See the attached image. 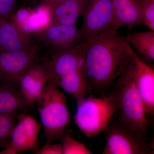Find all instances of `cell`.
<instances>
[{"mask_svg":"<svg viewBox=\"0 0 154 154\" xmlns=\"http://www.w3.org/2000/svg\"><path fill=\"white\" fill-rule=\"evenodd\" d=\"M115 29L84 41V72L88 94L107 96L131 60V46Z\"/></svg>","mask_w":154,"mask_h":154,"instance_id":"obj_1","label":"cell"},{"mask_svg":"<svg viewBox=\"0 0 154 154\" xmlns=\"http://www.w3.org/2000/svg\"><path fill=\"white\" fill-rule=\"evenodd\" d=\"M84 43L73 48L50 52L44 57L49 81L60 87L76 101L88 94L84 72Z\"/></svg>","mask_w":154,"mask_h":154,"instance_id":"obj_2","label":"cell"},{"mask_svg":"<svg viewBox=\"0 0 154 154\" xmlns=\"http://www.w3.org/2000/svg\"><path fill=\"white\" fill-rule=\"evenodd\" d=\"M107 96L119 112V120L135 131L147 135L150 122L136 84L132 58L128 67L114 82Z\"/></svg>","mask_w":154,"mask_h":154,"instance_id":"obj_3","label":"cell"},{"mask_svg":"<svg viewBox=\"0 0 154 154\" xmlns=\"http://www.w3.org/2000/svg\"><path fill=\"white\" fill-rule=\"evenodd\" d=\"M36 103L39 113L46 143L60 140L71 116L66 98L56 85L48 81L44 86Z\"/></svg>","mask_w":154,"mask_h":154,"instance_id":"obj_4","label":"cell"},{"mask_svg":"<svg viewBox=\"0 0 154 154\" xmlns=\"http://www.w3.org/2000/svg\"><path fill=\"white\" fill-rule=\"evenodd\" d=\"M74 122L86 137L93 138L104 132L116 111L114 103L107 96H90L76 101Z\"/></svg>","mask_w":154,"mask_h":154,"instance_id":"obj_5","label":"cell"},{"mask_svg":"<svg viewBox=\"0 0 154 154\" xmlns=\"http://www.w3.org/2000/svg\"><path fill=\"white\" fill-rule=\"evenodd\" d=\"M104 132L106 143L102 154H154L147 135L135 131L119 119L110 122Z\"/></svg>","mask_w":154,"mask_h":154,"instance_id":"obj_6","label":"cell"},{"mask_svg":"<svg viewBox=\"0 0 154 154\" xmlns=\"http://www.w3.org/2000/svg\"><path fill=\"white\" fill-rule=\"evenodd\" d=\"M82 16L83 23L80 29L84 41L111 29H116L111 0H88Z\"/></svg>","mask_w":154,"mask_h":154,"instance_id":"obj_7","label":"cell"},{"mask_svg":"<svg viewBox=\"0 0 154 154\" xmlns=\"http://www.w3.org/2000/svg\"><path fill=\"white\" fill-rule=\"evenodd\" d=\"M41 45L37 41L36 44L28 49L13 52L0 51V82L17 84L24 72L40 59Z\"/></svg>","mask_w":154,"mask_h":154,"instance_id":"obj_8","label":"cell"},{"mask_svg":"<svg viewBox=\"0 0 154 154\" xmlns=\"http://www.w3.org/2000/svg\"><path fill=\"white\" fill-rule=\"evenodd\" d=\"M18 123L14 127L11 140L0 150V154H17L38 148V135L42 125L30 116L18 115Z\"/></svg>","mask_w":154,"mask_h":154,"instance_id":"obj_9","label":"cell"},{"mask_svg":"<svg viewBox=\"0 0 154 154\" xmlns=\"http://www.w3.org/2000/svg\"><path fill=\"white\" fill-rule=\"evenodd\" d=\"M36 37V40L47 47L50 52L73 48L84 42L76 25L51 24Z\"/></svg>","mask_w":154,"mask_h":154,"instance_id":"obj_10","label":"cell"},{"mask_svg":"<svg viewBox=\"0 0 154 154\" xmlns=\"http://www.w3.org/2000/svg\"><path fill=\"white\" fill-rule=\"evenodd\" d=\"M10 21L25 35L36 36L49 25L51 9L43 4L35 9L22 8L14 12Z\"/></svg>","mask_w":154,"mask_h":154,"instance_id":"obj_11","label":"cell"},{"mask_svg":"<svg viewBox=\"0 0 154 154\" xmlns=\"http://www.w3.org/2000/svg\"><path fill=\"white\" fill-rule=\"evenodd\" d=\"M48 81L49 77L44 58L32 65L20 77L17 84L28 107L36 103Z\"/></svg>","mask_w":154,"mask_h":154,"instance_id":"obj_12","label":"cell"},{"mask_svg":"<svg viewBox=\"0 0 154 154\" xmlns=\"http://www.w3.org/2000/svg\"><path fill=\"white\" fill-rule=\"evenodd\" d=\"M131 55L134 65L135 79L138 90L143 102L146 113L154 115V69L146 63L131 47Z\"/></svg>","mask_w":154,"mask_h":154,"instance_id":"obj_13","label":"cell"},{"mask_svg":"<svg viewBox=\"0 0 154 154\" xmlns=\"http://www.w3.org/2000/svg\"><path fill=\"white\" fill-rule=\"evenodd\" d=\"M36 42V40L22 33L10 20L0 18V51L23 50Z\"/></svg>","mask_w":154,"mask_h":154,"instance_id":"obj_14","label":"cell"},{"mask_svg":"<svg viewBox=\"0 0 154 154\" xmlns=\"http://www.w3.org/2000/svg\"><path fill=\"white\" fill-rule=\"evenodd\" d=\"M114 12V27L116 30L126 27L131 31L142 25L138 0H111Z\"/></svg>","mask_w":154,"mask_h":154,"instance_id":"obj_15","label":"cell"},{"mask_svg":"<svg viewBox=\"0 0 154 154\" xmlns=\"http://www.w3.org/2000/svg\"><path fill=\"white\" fill-rule=\"evenodd\" d=\"M88 2V0H67L55 6L51 9L49 25H76L77 20L82 15Z\"/></svg>","mask_w":154,"mask_h":154,"instance_id":"obj_16","label":"cell"},{"mask_svg":"<svg viewBox=\"0 0 154 154\" xmlns=\"http://www.w3.org/2000/svg\"><path fill=\"white\" fill-rule=\"evenodd\" d=\"M28 107L18 84L0 82V114L18 112Z\"/></svg>","mask_w":154,"mask_h":154,"instance_id":"obj_17","label":"cell"},{"mask_svg":"<svg viewBox=\"0 0 154 154\" xmlns=\"http://www.w3.org/2000/svg\"><path fill=\"white\" fill-rule=\"evenodd\" d=\"M130 45L136 50L138 56L146 63L152 66L154 60V31H138L124 36Z\"/></svg>","mask_w":154,"mask_h":154,"instance_id":"obj_18","label":"cell"},{"mask_svg":"<svg viewBox=\"0 0 154 154\" xmlns=\"http://www.w3.org/2000/svg\"><path fill=\"white\" fill-rule=\"evenodd\" d=\"M70 130H65L60 139L62 154H92L93 153L82 143L72 137Z\"/></svg>","mask_w":154,"mask_h":154,"instance_id":"obj_19","label":"cell"},{"mask_svg":"<svg viewBox=\"0 0 154 154\" xmlns=\"http://www.w3.org/2000/svg\"><path fill=\"white\" fill-rule=\"evenodd\" d=\"M18 115V112L0 114V150L4 149L11 140Z\"/></svg>","mask_w":154,"mask_h":154,"instance_id":"obj_20","label":"cell"},{"mask_svg":"<svg viewBox=\"0 0 154 154\" xmlns=\"http://www.w3.org/2000/svg\"><path fill=\"white\" fill-rule=\"evenodd\" d=\"M142 24L154 31V2L150 0H138Z\"/></svg>","mask_w":154,"mask_h":154,"instance_id":"obj_21","label":"cell"},{"mask_svg":"<svg viewBox=\"0 0 154 154\" xmlns=\"http://www.w3.org/2000/svg\"><path fill=\"white\" fill-rule=\"evenodd\" d=\"M18 0H0V18L10 20Z\"/></svg>","mask_w":154,"mask_h":154,"instance_id":"obj_22","label":"cell"},{"mask_svg":"<svg viewBox=\"0 0 154 154\" xmlns=\"http://www.w3.org/2000/svg\"><path fill=\"white\" fill-rule=\"evenodd\" d=\"M35 154H62V145L61 143H46L41 148L33 150Z\"/></svg>","mask_w":154,"mask_h":154,"instance_id":"obj_23","label":"cell"},{"mask_svg":"<svg viewBox=\"0 0 154 154\" xmlns=\"http://www.w3.org/2000/svg\"><path fill=\"white\" fill-rule=\"evenodd\" d=\"M66 1L67 0H42L40 4L45 5L51 9L58 4Z\"/></svg>","mask_w":154,"mask_h":154,"instance_id":"obj_24","label":"cell"},{"mask_svg":"<svg viewBox=\"0 0 154 154\" xmlns=\"http://www.w3.org/2000/svg\"><path fill=\"white\" fill-rule=\"evenodd\" d=\"M26 4L30 5L37 6L41 3L42 0H24Z\"/></svg>","mask_w":154,"mask_h":154,"instance_id":"obj_25","label":"cell"},{"mask_svg":"<svg viewBox=\"0 0 154 154\" xmlns=\"http://www.w3.org/2000/svg\"><path fill=\"white\" fill-rule=\"evenodd\" d=\"M150 1H152V2H154V0H150Z\"/></svg>","mask_w":154,"mask_h":154,"instance_id":"obj_26","label":"cell"}]
</instances>
